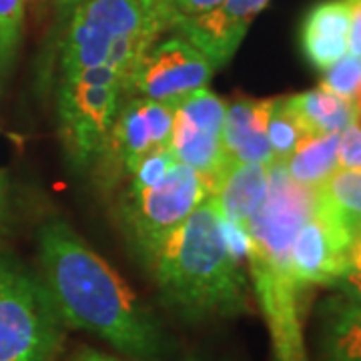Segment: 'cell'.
I'll use <instances>...</instances> for the list:
<instances>
[{
	"label": "cell",
	"instance_id": "cell-16",
	"mask_svg": "<svg viewBox=\"0 0 361 361\" xmlns=\"http://www.w3.org/2000/svg\"><path fill=\"white\" fill-rule=\"evenodd\" d=\"M319 361H361V299L337 293L317 311Z\"/></svg>",
	"mask_w": 361,
	"mask_h": 361
},
{
	"label": "cell",
	"instance_id": "cell-29",
	"mask_svg": "<svg viewBox=\"0 0 361 361\" xmlns=\"http://www.w3.org/2000/svg\"><path fill=\"white\" fill-rule=\"evenodd\" d=\"M11 217V201H8V179L0 171V231L6 227Z\"/></svg>",
	"mask_w": 361,
	"mask_h": 361
},
{
	"label": "cell",
	"instance_id": "cell-8",
	"mask_svg": "<svg viewBox=\"0 0 361 361\" xmlns=\"http://www.w3.org/2000/svg\"><path fill=\"white\" fill-rule=\"evenodd\" d=\"M175 104L159 103L145 97H127L116 116L115 129L94 165L104 187L130 177L145 157L167 149L173 133Z\"/></svg>",
	"mask_w": 361,
	"mask_h": 361
},
{
	"label": "cell",
	"instance_id": "cell-30",
	"mask_svg": "<svg viewBox=\"0 0 361 361\" xmlns=\"http://www.w3.org/2000/svg\"><path fill=\"white\" fill-rule=\"evenodd\" d=\"M87 0H56V8H59V14L68 20V16L73 14V11L77 8L78 4H82Z\"/></svg>",
	"mask_w": 361,
	"mask_h": 361
},
{
	"label": "cell",
	"instance_id": "cell-11",
	"mask_svg": "<svg viewBox=\"0 0 361 361\" xmlns=\"http://www.w3.org/2000/svg\"><path fill=\"white\" fill-rule=\"evenodd\" d=\"M353 233L315 199V209L299 227L291 245V271L303 289L336 287L348 265Z\"/></svg>",
	"mask_w": 361,
	"mask_h": 361
},
{
	"label": "cell",
	"instance_id": "cell-18",
	"mask_svg": "<svg viewBox=\"0 0 361 361\" xmlns=\"http://www.w3.org/2000/svg\"><path fill=\"white\" fill-rule=\"evenodd\" d=\"M339 133L303 137L285 161L289 177L303 187L317 189L339 169Z\"/></svg>",
	"mask_w": 361,
	"mask_h": 361
},
{
	"label": "cell",
	"instance_id": "cell-14",
	"mask_svg": "<svg viewBox=\"0 0 361 361\" xmlns=\"http://www.w3.org/2000/svg\"><path fill=\"white\" fill-rule=\"evenodd\" d=\"M271 99H237L227 104L223 123V151L227 163H253L271 167L275 157L267 139Z\"/></svg>",
	"mask_w": 361,
	"mask_h": 361
},
{
	"label": "cell",
	"instance_id": "cell-3",
	"mask_svg": "<svg viewBox=\"0 0 361 361\" xmlns=\"http://www.w3.org/2000/svg\"><path fill=\"white\" fill-rule=\"evenodd\" d=\"M315 189L289 177L285 163L269 167V191L243 225L249 273L271 337L273 361H310L303 337V289L291 271V245L315 209Z\"/></svg>",
	"mask_w": 361,
	"mask_h": 361
},
{
	"label": "cell",
	"instance_id": "cell-1",
	"mask_svg": "<svg viewBox=\"0 0 361 361\" xmlns=\"http://www.w3.org/2000/svg\"><path fill=\"white\" fill-rule=\"evenodd\" d=\"M40 275L65 327L106 341L129 360L161 361L171 339L157 315L63 219L39 229Z\"/></svg>",
	"mask_w": 361,
	"mask_h": 361
},
{
	"label": "cell",
	"instance_id": "cell-9",
	"mask_svg": "<svg viewBox=\"0 0 361 361\" xmlns=\"http://www.w3.org/2000/svg\"><path fill=\"white\" fill-rule=\"evenodd\" d=\"M215 71L205 54L183 37L157 39L135 66L127 97H145L177 106L189 94L209 89Z\"/></svg>",
	"mask_w": 361,
	"mask_h": 361
},
{
	"label": "cell",
	"instance_id": "cell-27",
	"mask_svg": "<svg viewBox=\"0 0 361 361\" xmlns=\"http://www.w3.org/2000/svg\"><path fill=\"white\" fill-rule=\"evenodd\" d=\"M351 4V23H349L348 52L361 56V0H349Z\"/></svg>",
	"mask_w": 361,
	"mask_h": 361
},
{
	"label": "cell",
	"instance_id": "cell-10",
	"mask_svg": "<svg viewBox=\"0 0 361 361\" xmlns=\"http://www.w3.org/2000/svg\"><path fill=\"white\" fill-rule=\"evenodd\" d=\"M227 104L209 89L197 90L175 106L171 153L205 179L209 193L227 167L223 151V123Z\"/></svg>",
	"mask_w": 361,
	"mask_h": 361
},
{
	"label": "cell",
	"instance_id": "cell-7",
	"mask_svg": "<svg viewBox=\"0 0 361 361\" xmlns=\"http://www.w3.org/2000/svg\"><path fill=\"white\" fill-rule=\"evenodd\" d=\"M157 26L141 0H87L68 16L61 51V78L104 65L113 42ZM159 28V26H157Z\"/></svg>",
	"mask_w": 361,
	"mask_h": 361
},
{
	"label": "cell",
	"instance_id": "cell-19",
	"mask_svg": "<svg viewBox=\"0 0 361 361\" xmlns=\"http://www.w3.org/2000/svg\"><path fill=\"white\" fill-rule=\"evenodd\" d=\"M317 201L325 205L349 231L361 229V171L337 169L315 189Z\"/></svg>",
	"mask_w": 361,
	"mask_h": 361
},
{
	"label": "cell",
	"instance_id": "cell-20",
	"mask_svg": "<svg viewBox=\"0 0 361 361\" xmlns=\"http://www.w3.org/2000/svg\"><path fill=\"white\" fill-rule=\"evenodd\" d=\"M303 137L305 135L287 104V97L271 99L269 113H267V139L275 163H285Z\"/></svg>",
	"mask_w": 361,
	"mask_h": 361
},
{
	"label": "cell",
	"instance_id": "cell-23",
	"mask_svg": "<svg viewBox=\"0 0 361 361\" xmlns=\"http://www.w3.org/2000/svg\"><path fill=\"white\" fill-rule=\"evenodd\" d=\"M223 0H163L161 6L155 13L149 14L157 26L161 28V32H165V26L173 18H193L201 14L211 13L219 6Z\"/></svg>",
	"mask_w": 361,
	"mask_h": 361
},
{
	"label": "cell",
	"instance_id": "cell-5",
	"mask_svg": "<svg viewBox=\"0 0 361 361\" xmlns=\"http://www.w3.org/2000/svg\"><path fill=\"white\" fill-rule=\"evenodd\" d=\"M125 99V85L109 65L61 78L56 90L59 129L75 171L87 173L99 163Z\"/></svg>",
	"mask_w": 361,
	"mask_h": 361
},
{
	"label": "cell",
	"instance_id": "cell-32",
	"mask_svg": "<svg viewBox=\"0 0 361 361\" xmlns=\"http://www.w3.org/2000/svg\"><path fill=\"white\" fill-rule=\"evenodd\" d=\"M353 104H355V111H357V121H361V87L353 97Z\"/></svg>",
	"mask_w": 361,
	"mask_h": 361
},
{
	"label": "cell",
	"instance_id": "cell-21",
	"mask_svg": "<svg viewBox=\"0 0 361 361\" xmlns=\"http://www.w3.org/2000/svg\"><path fill=\"white\" fill-rule=\"evenodd\" d=\"M25 30V0H0V75H8Z\"/></svg>",
	"mask_w": 361,
	"mask_h": 361
},
{
	"label": "cell",
	"instance_id": "cell-13",
	"mask_svg": "<svg viewBox=\"0 0 361 361\" xmlns=\"http://www.w3.org/2000/svg\"><path fill=\"white\" fill-rule=\"evenodd\" d=\"M349 23V0H322L307 11L299 28V47L315 71L323 73L348 54Z\"/></svg>",
	"mask_w": 361,
	"mask_h": 361
},
{
	"label": "cell",
	"instance_id": "cell-2",
	"mask_svg": "<svg viewBox=\"0 0 361 361\" xmlns=\"http://www.w3.org/2000/svg\"><path fill=\"white\" fill-rule=\"evenodd\" d=\"M243 227L227 235V223L211 199L171 233L149 271L169 311L183 322L227 319L249 311Z\"/></svg>",
	"mask_w": 361,
	"mask_h": 361
},
{
	"label": "cell",
	"instance_id": "cell-24",
	"mask_svg": "<svg viewBox=\"0 0 361 361\" xmlns=\"http://www.w3.org/2000/svg\"><path fill=\"white\" fill-rule=\"evenodd\" d=\"M175 163H177V161H175V157L171 153V147H167V149H159V151L151 153L149 157H145L141 163H139V167L133 171V175L129 177V187H127V189L137 191V189H145V187L153 185V183H157V180L161 179Z\"/></svg>",
	"mask_w": 361,
	"mask_h": 361
},
{
	"label": "cell",
	"instance_id": "cell-26",
	"mask_svg": "<svg viewBox=\"0 0 361 361\" xmlns=\"http://www.w3.org/2000/svg\"><path fill=\"white\" fill-rule=\"evenodd\" d=\"M339 169L361 171V121H355L339 137Z\"/></svg>",
	"mask_w": 361,
	"mask_h": 361
},
{
	"label": "cell",
	"instance_id": "cell-17",
	"mask_svg": "<svg viewBox=\"0 0 361 361\" xmlns=\"http://www.w3.org/2000/svg\"><path fill=\"white\" fill-rule=\"evenodd\" d=\"M287 104L295 115L305 137L343 133L357 121L355 104L325 89H313L287 97Z\"/></svg>",
	"mask_w": 361,
	"mask_h": 361
},
{
	"label": "cell",
	"instance_id": "cell-28",
	"mask_svg": "<svg viewBox=\"0 0 361 361\" xmlns=\"http://www.w3.org/2000/svg\"><path fill=\"white\" fill-rule=\"evenodd\" d=\"M65 361H137V360H121V357L109 355V353L97 351V349L80 348L78 351H75L71 357H66Z\"/></svg>",
	"mask_w": 361,
	"mask_h": 361
},
{
	"label": "cell",
	"instance_id": "cell-31",
	"mask_svg": "<svg viewBox=\"0 0 361 361\" xmlns=\"http://www.w3.org/2000/svg\"><path fill=\"white\" fill-rule=\"evenodd\" d=\"M142 6H145V11H147V14H153L161 6V2L163 0H141Z\"/></svg>",
	"mask_w": 361,
	"mask_h": 361
},
{
	"label": "cell",
	"instance_id": "cell-33",
	"mask_svg": "<svg viewBox=\"0 0 361 361\" xmlns=\"http://www.w3.org/2000/svg\"><path fill=\"white\" fill-rule=\"evenodd\" d=\"M189 361H197V360H189Z\"/></svg>",
	"mask_w": 361,
	"mask_h": 361
},
{
	"label": "cell",
	"instance_id": "cell-4",
	"mask_svg": "<svg viewBox=\"0 0 361 361\" xmlns=\"http://www.w3.org/2000/svg\"><path fill=\"white\" fill-rule=\"evenodd\" d=\"M65 329L42 275L0 247V361H52Z\"/></svg>",
	"mask_w": 361,
	"mask_h": 361
},
{
	"label": "cell",
	"instance_id": "cell-15",
	"mask_svg": "<svg viewBox=\"0 0 361 361\" xmlns=\"http://www.w3.org/2000/svg\"><path fill=\"white\" fill-rule=\"evenodd\" d=\"M269 191V167L253 163H227L209 199L223 221L243 227L257 213Z\"/></svg>",
	"mask_w": 361,
	"mask_h": 361
},
{
	"label": "cell",
	"instance_id": "cell-22",
	"mask_svg": "<svg viewBox=\"0 0 361 361\" xmlns=\"http://www.w3.org/2000/svg\"><path fill=\"white\" fill-rule=\"evenodd\" d=\"M361 87V56L345 54L331 65L327 71H323L322 89L334 92L337 97H343L353 101L355 92Z\"/></svg>",
	"mask_w": 361,
	"mask_h": 361
},
{
	"label": "cell",
	"instance_id": "cell-25",
	"mask_svg": "<svg viewBox=\"0 0 361 361\" xmlns=\"http://www.w3.org/2000/svg\"><path fill=\"white\" fill-rule=\"evenodd\" d=\"M337 293L361 299V229L355 233L348 253V265L341 279L334 287Z\"/></svg>",
	"mask_w": 361,
	"mask_h": 361
},
{
	"label": "cell",
	"instance_id": "cell-6",
	"mask_svg": "<svg viewBox=\"0 0 361 361\" xmlns=\"http://www.w3.org/2000/svg\"><path fill=\"white\" fill-rule=\"evenodd\" d=\"M209 195L205 179L180 163L145 189H127L118 203V219L135 255L151 267L171 233L179 229Z\"/></svg>",
	"mask_w": 361,
	"mask_h": 361
},
{
	"label": "cell",
	"instance_id": "cell-12",
	"mask_svg": "<svg viewBox=\"0 0 361 361\" xmlns=\"http://www.w3.org/2000/svg\"><path fill=\"white\" fill-rule=\"evenodd\" d=\"M271 0H223L211 13L193 18H173L165 30L195 44L213 63L225 66L237 52L247 30Z\"/></svg>",
	"mask_w": 361,
	"mask_h": 361
}]
</instances>
